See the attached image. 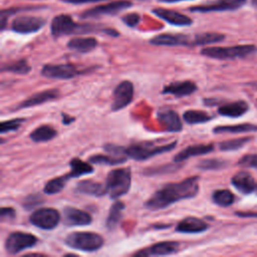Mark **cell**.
<instances>
[{
  "mask_svg": "<svg viewBox=\"0 0 257 257\" xmlns=\"http://www.w3.org/2000/svg\"><path fill=\"white\" fill-rule=\"evenodd\" d=\"M16 216V212L11 207H2L0 211V218L2 221L5 220H12Z\"/></svg>",
  "mask_w": 257,
  "mask_h": 257,
  "instance_id": "ee69618b",
  "label": "cell"
},
{
  "mask_svg": "<svg viewBox=\"0 0 257 257\" xmlns=\"http://www.w3.org/2000/svg\"><path fill=\"white\" fill-rule=\"evenodd\" d=\"M180 244L176 241H163L156 243L136 253L138 256H165L172 255L179 251Z\"/></svg>",
  "mask_w": 257,
  "mask_h": 257,
  "instance_id": "e0dca14e",
  "label": "cell"
},
{
  "mask_svg": "<svg viewBox=\"0 0 257 257\" xmlns=\"http://www.w3.org/2000/svg\"><path fill=\"white\" fill-rule=\"evenodd\" d=\"M214 150V146L212 144L208 145H192L184 150L180 151L176 156H174L173 161L175 163H181L184 162L192 157H197V156H202L211 153Z\"/></svg>",
  "mask_w": 257,
  "mask_h": 257,
  "instance_id": "cb8c5ba5",
  "label": "cell"
},
{
  "mask_svg": "<svg viewBox=\"0 0 257 257\" xmlns=\"http://www.w3.org/2000/svg\"><path fill=\"white\" fill-rule=\"evenodd\" d=\"M41 203H43V199H42V197L40 195H38V194H31V195L27 196L23 200L22 206L26 210H31V209H34L35 207H37L38 205H40Z\"/></svg>",
  "mask_w": 257,
  "mask_h": 257,
  "instance_id": "60d3db41",
  "label": "cell"
},
{
  "mask_svg": "<svg viewBox=\"0 0 257 257\" xmlns=\"http://www.w3.org/2000/svg\"><path fill=\"white\" fill-rule=\"evenodd\" d=\"M235 214L242 218H257V212H236Z\"/></svg>",
  "mask_w": 257,
  "mask_h": 257,
  "instance_id": "bcb514c9",
  "label": "cell"
},
{
  "mask_svg": "<svg viewBox=\"0 0 257 257\" xmlns=\"http://www.w3.org/2000/svg\"><path fill=\"white\" fill-rule=\"evenodd\" d=\"M183 118L188 124H198L210 121L213 116L203 110L188 109L183 113Z\"/></svg>",
  "mask_w": 257,
  "mask_h": 257,
  "instance_id": "1f68e13d",
  "label": "cell"
},
{
  "mask_svg": "<svg viewBox=\"0 0 257 257\" xmlns=\"http://www.w3.org/2000/svg\"><path fill=\"white\" fill-rule=\"evenodd\" d=\"M64 243L69 248L83 252H94L99 250L103 244L104 240L101 235L94 232H72L69 233L65 239Z\"/></svg>",
  "mask_w": 257,
  "mask_h": 257,
  "instance_id": "8992f818",
  "label": "cell"
},
{
  "mask_svg": "<svg viewBox=\"0 0 257 257\" xmlns=\"http://www.w3.org/2000/svg\"><path fill=\"white\" fill-rule=\"evenodd\" d=\"M1 70L18 74H27L31 70V66L28 64L26 59H20L9 64H4L1 67Z\"/></svg>",
  "mask_w": 257,
  "mask_h": 257,
  "instance_id": "8d00e7d4",
  "label": "cell"
},
{
  "mask_svg": "<svg viewBox=\"0 0 257 257\" xmlns=\"http://www.w3.org/2000/svg\"><path fill=\"white\" fill-rule=\"evenodd\" d=\"M37 242L38 239L36 236L27 232L16 231L10 233L7 236L4 243V248L7 253L15 255L28 248L34 247L37 244Z\"/></svg>",
  "mask_w": 257,
  "mask_h": 257,
  "instance_id": "52a82bcc",
  "label": "cell"
},
{
  "mask_svg": "<svg viewBox=\"0 0 257 257\" xmlns=\"http://www.w3.org/2000/svg\"><path fill=\"white\" fill-rule=\"evenodd\" d=\"M23 121H25V118H23V117H16V118L8 119V120H3L0 124V133L6 134L9 132L17 131L21 126Z\"/></svg>",
  "mask_w": 257,
  "mask_h": 257,
  "instance_id": "ab89813d",
  "label": "cell"
},
{
  "mask_svg": "<svg viewBox=\"0 0 257 257\" xmlns=\"http://www.w3.org/2000/svg\"><path fill=\"white\" fill-rule=\"evenodd\" d=\"M97 46V40L94 37H74L67 42V47L71 50L87 53Z\"/></svg>",
  "mask_w": 257,
  "mask_h": 257,
  "instance_id": "484cf974",
  "label": "cell"
},
{
  "mask_svg": "<svg viewBox=\"0 0 257 257\" xmlns=\"http://www.w3.org/2000/svg\"><path fill=\"white\" fill-rule=\"evenodd\" d=\"M69 167H70V172L66 174L69 179L80 177L83 175H88L93 173L94 171L93 168L89 165V162L85 163L78 158L71 159L69 162Z\"/></svg>",
  "mask_w": 257,
  "mask_h": 257,
  "instance_id": "f546056e",
  "label": "cell"
},
{
  "mask_svg": "<svg viewBox=\"0 0 257 257\" xmlns=\"http://www.w3.org/2000/svg\"><path fill=\"white\" fill-rule=\"evenodd\" d=\"M57 135L56 130H54L49 124H41L37 126L33 132L30 133L29 138L34 143H45L54 139Z\"/></svg>",
  "mask_w": 257,
  "mask_h": 257,
  "instance_id": "83f0119b",
  "label": "cell"
},
{
  "mask_svg": "<svg viewBox=\"0 0 257 257\" xmlns=\"http://www.w3.org/2000/svg\"><path fill=\"white\" fill-rule=\"evenodd\" d=\"M112 102H111V110L118 111L124 107H126L134 98V84L130 80H123L119 82L112 94Z\"/></svg>",
  "mask_w": 257,
  "mask_h": 257,
  "instance_id": "7c38bea8",
  "label": "cell"
},
{
  "mask_svg": "<svg viewBox=\"0 0 257 257\" xmlns=\"http://www.w3.org/2000/svg\"><path fill=\"white\" fill-rule=\"evenodd\" d=\"M213 202L220 207H229L235 201L234 194L227 189L216 190L212 194Z\"/></svg>",
  "mask_w": 257,
  "mask_h": 257,
  "instance_id": "836d02e7",
  "label": "cell"
},
{
  "mask_svg": "<svg viewBox=\"0 0 257 257\" xmlns=\"http://www.w3.org/2000/svg\"><path fill=\"white\" fill-rule=\"evenodd\" d=\"M124 210V204L121 201H115L109 209L106 221H105V226L109 231L114 230L119 221L122 218V212Z\"/></svg>",
  "mask_w": 257,
  "mask_h": 257,
  "instance_id": "4316f807",
  "label": "cell"
},
{
  "mask_svg": "<svg viewBox=\"0 0 257 257\" xmlns=\"http://www.w3.org/2000/svg\"><path fill=\"white\" fill-rule=\"evenodd\" d=\"M255 191H256V194H257V187H256V189H255Z\"/></svg>",
  "mask_w": 257,
  "mask_h": 257,
  "instance_id": "f907efd6",
  "label": "cell"
},
{
  "mask_svg": "<svg viewBox=\"0 0 257 257\" xmlns=\"http://www.w3.org/2000/svg\"><path fill=\"white\" fill-rule=\"evenodd\" d=\"M58 95H59V90L57 88L45 89L42 91H38V92L30 95L28 98L24 99L23 101H21L16 106V109L28 108V107H33V106H36L39 104H43L45 102H48L50 100L57 98Z\"/></svg>",
  "mask_w": 257,
  "mask_h": 257,
  "instance_id": "ac0fdd59",
  "label": "cell"
},
{
  "mask_svg": "<svg viewBox=\"0 0 257 257\" xmlns=\"http://www.w3.org/2000/svg\"><path fill=\"white\" fill-rule=\"evenodd\" d=\"M46 24V20L39 16L21 15L11 22V30L19 34H30L39 31Z\"/></svg>",
  "mask_w": 257,
  "mask_h": 257,
  "instance_id": "8fae6325",
  "label": "cell"
},
{
  "mask_svg": "<svg viewBox=\"0 0 257 257\" xmlns=\"http://www.w3.org/2000/svg\"><path fill=\"white\" fill-rule=\"evenodd\" d=\"M60 213L54 208H39L29 216V222L42 230H52L60 222Z\"/></svg>",
  "mask_w": 257,
  "mask_h": 257,
  "instance_id": "ba28073f",
  "label": "cell"
},
{
  "mask_svg": "<svg viewBox=\"0 0 257 257\" xmlns=\"http://www.w3.org/2000/svg\"><path fill=\"white\" fill-rule=\"evenodd\" d=\"M177 141L166 145L156 146L151 142H144V143H137L133 144L127 148H124V154L127 158L133 159L135 161H146L158 155L168 153L173 151L176 148Z\"/></svg>",
  "mask_w": 257,
  "mask_h": 257,
  "instance_id": "5b68a950",
  "label": "cell"
},
{
  "mask_svg": "<svg viewBox=\"0 0 257 257\" xmlns=\"http://www.w3.org/2000/svg\"><path fill=\"white\" fill-rule=\"evenodd\" d=\"M107 28H100L98 25L93 24H80L76 23L69 15L67 14H59L53 17L50 23V32L51 35L55 38L72 35V34H86L92 33L96 31H101L106 33Z\"/></svg>",
  "mask_w": 257,
  "mask_h": 257,
  "instance_id": "7a4b0ae2",
  "label": "cell"
},
{
  "mask_svg": "<svg viewBox=\"0 0 257 257\" xmlns=\"http://www.w3.org/2000/svg\"><path fill=\"white\" fill-rule=\"evenodd\" d=\"M250 132H257V124L246 122L230 125H218L213 128L214 134H241Z\"/></svg>",
  "mask_w": 257,
  "mask_h": 257,
  "instance_id": "f1b7e54d",
  "label": "cell"
},
{
  "mask_svg": "<svg viewBox=\"0 0 257 257\" xmlns=\"http://www.w3.org/2000/svg\"><path fill=\"white\" fill-rule=\"evenodd\" d=\"M199 181L200 178L194 176L180 182L169 183L156 191L145 203V207L148 210L158 211L179 201L192 199L196 197L199 192Z\"/></svg>",
  "mask_w": 257,
  "mask_h": 257,
  "instance_id": "6da1fadb",
  "label": "cell"
},
{
  "mask_svg": "<svg viewBox=\"0 0 257 257\" xmlns=\"http://www.w3.org/2000/svg\"><path fill=\"white\" fill-rule=\"evenodd\" d=\"M256 52L257 46L254 44H241L234 46H213L205 47L201 50L202 55L220 60L245 58Z\"/></svg>",
  "mask_w": 257,
  "mask_h": 257,
  "instance_id": "3957f363",
  "label": "cell"
},
{
  "mask_svg": "<svg viewBox=\"0 0 257 257\" xmlns=\"http://www.w3.org/2000/svg\"><path fill=\"white\" fill-rule=\"evenodd\" d=\"M254 4H255V5H257V0H254Z\"/></svg>",
  "mask_w": 257,
  "mask_h": 257,
  "instance_id": "681fc988",
  "label": "cell"
},
{
  "mask_svg": "<svg viewBox=\"0 0 257 257\" xmlns=\"http://www.w3.org/2000/svg\"><path fill=\"white\" fill-rule=\"evenodd\" d=\"M40 73L46 78L70 79L80 74V71L72 64H45Z\"/></svg>",
  "mask_w": 257,
  "mask_h": 257,
  "instance_id": "4fadbf2b",
  "label": "cell"
},
{
  "mask_svg": "<svg viewBox=\"0 0 257 257\" xmlns=\"http://www.w3.org/2000/svg\"><path fill=\"white\" fill-rule=\"evenodd\" d=\"M249 109V105L245 100H237L219 106V114L227 117H240Z\"/></svg>",
  "mask_w": 257,
  "mask_h": 257,
  "instance_id": "d4e9b609",
  "label": "cell"
},
{
  "mask_svg": "<svg viewBox=\"0 0 257 257\" xmlns=\"http://www.w3.org/2000/svg\"><path fill=\"white\" fill-rule=\"evenodd\" d=\"M74 191L79 194H84L93 197H102L107 194L105 184L93 180H82L77 182Z\"/></svg>",
  "mask_w": 257,
  "mask_h": 257,
  "instance_id": "7402d4cb",
  "label": "cell"
},
{
  "mask_svg": "<svg viewBox=\"0 0 257 257\" xmlns=\"http://www.w3.org/2000/svg\"><path fill=\"white\" fill-rule=\"evenodd\" d=\"M127 157L125 156H114V155H93L88 158V162L96 165L104 166H115L125 163Z\"/></svg>",
  "mask_w": 257,
  "mask_h": 257,
  "instance_id": "4dcf8cb0",
  "label": "cell"
},
{
  "mask_svg": "<svg viewBox=\"0 0 257 257\" xmlns=\"http://www.w3.org/2000/svg\"><path fill=\"white\" fill-rule=\"evenodd\" d=\"M121 20H122V22H123L126 26L134 28V27H136V26L140 23V21H141V16H140L138 13H136V12H134V13H128V14L123 15V16L121 17Z\"/></svg>",
  "mask_w": 257,
  "mask_h": 257,
  "instance_id": "7bdbcfd3",
  "label": "cell"
},
{
  "mask_svg": "<svg viewBox=\"0 0 257 257\" xmlns=\"http://www.w3.org/2000/svg\"><path fill=\"white\" fill-rule=\"evenodd\" d=\"M246 1L247 0H212L200 5L192 6L189 10L196 13L234 11L243 7Z\"/></svg>",
  "mask_w": 257,
  "mask_h": 257,
  "instance_id": "9c48e42d",
  "label": "cell"
},
{
  "mask_svg": "<svg viewBox=\"0 0 257 257\" xmlns=\"http://www.w3.org/2000/svg\"><path fill=\"white\" fill-rule=\"evenodd\" d=\"M251 140H252L251 137H243V138H238V139L227 140V141L221 142L219 144V149L224 152L237 151V150L243 148L249 142H251Z\"/></svg>",
  "mask_w": 257,
  "mask_h": 257,
  "instance_id": "d590c367",
  "label": "cell"
},
{
  "mask_svg": "<svg viewBox=\"0 0 257 257\" xmlns=\"http://www.w3.org/2000/svg\"><path fill=\"white\" fill-rule=\"evenodd\" d=\"M150 43L158 46H193V38L185 34L163 33L153 37Z\"/></svg>",
  "mask_w": 257,
  "mask_h": 257,
  "instance_id": "5bb4252c",
  "label": "cell"
},
{
  "mask_svg": "<svg viewBox=\"0 0 257 257\" xmlns=\"http://www.w3.org/2000/svg\"><path fill=\"white\" fill-rule=\"evenodd\" d=\"M68 180H70V179L67 177L66 174L63 176H60V177L53 178V179L49 180L48 182H46V184L43 188V192L48 195L57 194L65 187V184L67 183Z\"/></svg>",
  "mask_w": 257,
  "mask_h": 257,
  "instance_id": "e575fe53",
  "label": "cell"
},
{
  "mask_svg": "<svg viewBox=\"0 0 257 257\" xmlns=\"http://www.w3.org/2000/svg\"><path fill=\"white\" fill-rule=\"evenodd\" d=\"M132 184V170L131 168H119L111 170L105 180L106 191L110 199L116 200L124 196Z\"/></svg>",
  "mask_w": 257,
  "mask_h": 257,
  "instance_id": "277c9868",
  "label": "cell"
},
{
  "mask_svg": "<svg viewBox=\"0 0 257 257\" xmlns=\"http://www.w3.org/2000/svg\"><path fill=\"white\" fill-rule=\"evenodd\" d=\"M132 2L127 0H116L112 1L107 4L97 5L92 8H89L85 11H83L79 17L82 19H88V18H94L99 17L103 15H115L118 12L132 7Z\"/></svg>",
  "mask_w": 257,
  "mask_h": 257,
  "instance_id": "30bf717a",
  "label": "cell"
},
{
  "mask_svg": "<svg viewBox=\"0 0 257 257\" xmlns=\"http://www.w3.org/2000/svg\"><path fill=\"white\" fill-rule=\"evenodd\" d=\"M152 12L158 16L159 18L163 19L167 23L175 26H190L193 23V20L187 16L186 14H183L181 12L172 10V9H167V8H154Z\"/></svg>",
  "mask_w": 257,
  "mask_h": 257,
  "instance_id": "9a60e30c",
  "label": "cell"
},
{
  "mask_svg": "<svg viewBox=\"0 0 257 257\" xmlns=\"http://www.w3.org/2000/svg\"><path fill=\"white\" fill-rule=\"evenodd\" d=\"M225 39V35L218 32H203L196 34L193 38V45H208L221 42Z\"/></svg>",
  "mask_w": 257,
  "mask_h": 257,
  "instance_id": "d6a6232c",
  "label": "cell"
},
{
  "mask_svg": "<svg viewBox=\"0 0 257 257\" xmlns=\"http://www.w3.org/2000/svg\"><path fill=\"white\" fill-rule=\"evenodd\" d=\"M227 162L221 159H207L201 161L197 167L200 170L203 171H209V170H220L227 166Z\"/></svg>",
  "mask_w": 257,
  "mask_h": 257,
  "instance_id": "f35d334b",
  "label": "cell"
},
{
  "mask_svg": "<svg viewBox=\"0 0 257 257\" xmlns=\"http://www.w3.org/2000/svg\"><path fill=\"white\" fill-rule=\"evenodd\" d=\"M63 3H68V4H73V5H79V4H84V3H96V2H101L105 0H59Z\"/></svg>",
  "mask_w": 257,
  "mask_h": 257,
  "instance_id": "f6af8a7d",
  "label": "cell"
},
{
  "mask_svg": "<svg viewBox=\"0 0 257 257\" xmlns=\"http://www.w3.org/2000/svg\"><path fill=\"white\" fill-rule=\"evenodd\" d=\"M61 116H62V123H63V124H66V125L70 124V123L73 122L74 119H75L73 116H70V115H68V114L65 113V112H62V113H61Z\"/></svg>",
  "mask_w": 257,
  "mask_h": 257,
  "instance_id": "7dc6e473",
  "label": "cell"
},
{
  "mask_svg": "<svg viewBox=\"0 0 257 257\" xmlns=\"http://www.w3.org/2000/svg\"><path fill=\"white\" fill-rule=\"evenodd\" d=\"M42 8L41 6H25V7H14V8H8V9H3L1 10V14H0V21H1V30H4L6 27V21L7 18L11 15L14 14L16 12H20V11H29V10H37Z\"/></svg>",
  "mask_w": 257,
  "mask_h": 257,
  "instance_id": "74e56055",
  "label": "cell"
},
{
  "mask_svg": "<svg viewBox=\"0 0 257 257\" xmlns=\"http://www.w3.org/2000/svg\"><path fill=\"white\" fill-rule=\"evenodd\" d=\"M160 2L164 3H175V2H181V1H190V0H159Z\"/></svg>",
  "mask_w": 257,
  "mask_h": 257,
  "instance_id": "c3c4849f",
  "label": "cell"
},
{
  "mask_svg": "<svg viewBox=\"0 0 257 257\" xmlns=\"http://www.w3.org/2000/svg\"><path fill=\"white\" fill-rule=\"evenodd\" d=\"M238 165L244 168H252L257 170V154H248L243 156L239 160Z\"/></svg>",
  "mask_w": 257,
  "mask_h": 257,
  "instance_id": "b9f144b4",
  "label": "cell"
},
{
  "mask_svg": "<svg viewBox=\"0 0 257 257\" xmlns=\"http://www.w3.org/2000/svg\"><path fill=\"white\" fill-rule=\"evenodd\" d=\"M63 222L68 227L86 226L92 222V218L86 211L67 206L63 209Z\"/></svg>",
  "mask_w": 257,
  "mask_h": 257,
  "instance_id": "2e32d148",
  "label": "cell"
},
{
  "mask_svg": "<svg viewBox=\"0 0 257 257\" xmlns=\"http://www.w3.org/2000/svg\"><path fill=\"white\" fill-rule=\"evenodd\" d=\"M157 117L161 123L167 128L168 132L178 133L183 128V122L179 114L171 108H164L157 112Z\"/></svg>",
  "mask_w": 257,
  "mask_h": 257,
  "instance_id": "ffe728a7",
  "label": "cell"
},
{
  "mask_svg": "<svg viewBox=\"0 0 257 257\" xmlns=\"http://www.w3.org/2000/svg\"><path fill=\"white\" fill-rule=\"evenodd\" d=\"M231 183L237 191L244 195H248L256 189L252 175L246 171H241L235 174L231 179Z\"/></svg>",
  "mask_w": 257,
  "mask_h": 257,
  "instance_id": "603a6c76",
  "label": "cell"
},
{
  "mask_svg": "<svg viewBox=\"0 0 257 257\" xmlns=\"http://www.w3.org/2000/svg\"><path fill=\"white\" fill-rule=\"evenodd\" d=\"M209 225L197 217H187L182 219L176 226V231L184 234H197L208 230Z\"/></svg>",
  "mask_w": 257,
  "mask_h": 257,
  "instance_id": "44dd1931",
  "label": "cell"
},
{
  "mask_svg": "<svg viewBox=\"0 0 257 257\" xmlns=\"http://www.w3.org/2000/svg\"><path fill=\"white\" fill-rule=\"evenodd\" d=\"M197 84L191 80L174 81L163 87V94H172L176 97L188 96L197 90Z\"/></svg>",
  "mask_w": 257,
  "mask_h": 257,
  "instance_id": "d6986e66",
  "label": "cell"
}]
</instances>
